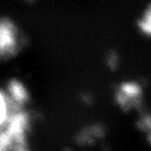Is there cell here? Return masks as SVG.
I'll return each instance as SVG.
<instances>
[{"label":"cell","mask_w":151,"mask_h":151,"mask_svg":"<svg viewBox=\"0 0 151 151\" xmlns=\"http://www.w3.org/2000/svg\"><path fill=\"white\" fill-rule=\"evenodd\" d=\"M5 115V102H4V99L0 95V121L2 120Z\"/></svg>","instance_id":"cell-1"}]
</instances>
